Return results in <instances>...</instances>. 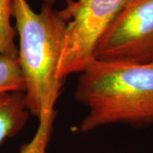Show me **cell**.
<instances>
[{
    "label": "cell",
    "mask_w": 153,
    "mask_h": 153,
    "mask_svg": "<svg viewBox=\"0 0 153 153\" xmlns=\"http://www.w3.org/2000/svg\"><path fill=\"white\" fill-rule=\"evenodd\" d=\"M75 98L88 108L78 131L124 123H153V63L145 65L94 59L79 73Z\"/></svg>",
    "instance_id": "obj_1"
},
{
    "label": "cell",
    "mask_w": 153,
    "mask_h": 153,
    "mask_svg": "<svg viewBox=\"0 0 153 153\" xmlns=\"http://www.w3.org/2000/svg\"><path fill=\"white\" fill-rule=\"evenodd\" d=\"M12 17L20 39L18 60L26 82V104L30 113L39 118L55 111L64 83L57 78V68L71 16L66 8L56 10L52 4H43L38 13L27 0H13Z\"/></svg>",
    "instance_id": "obj_2"
},
{
    "label": "cell",
    "mask_w": 153,
    "mask_h": 153,
    "mask_svg": "<svg viewBox=\"0 0 153 153\" xmlns=\"http://www.w3.org/2000/svg\"><path fill=\"white\" fill-rule=\"evenodd\" d=\"M94 59L134 65L153 63V0H127L100 38Z\"/></svg>",
    "instance_id": "obj_3"
},
{
    "label": "cell",
    "mask_w": 153,
    "mask_h": 153,
    "mask_svg": "<svg viewBox=\"0 0 153 153\" xmlns=\"http://www.w3.org/2000/svg\"><path fill=\"white\" fill-rule=\"evenodd\" d=\"M127 0H84L66 6L71 20L64 35L57 68V78L82 72L94 60V50L101 36Z\"/></svg>",
    "instance_id": "obj_4"
},
{
    "label": "cell",
    "mask_w": 153,
    "mask_h": 153,
    "mask_svg": "<svg viewBox=\"0 0 153 153\" xmlns=\"http://www.w3.org/2000/svg\"><path fill=\"white\" fill-rule=\"evenodd\" d=\"M31 115L27 107L25 94L0 93V145L21 132Z\"/></svg>",
    "instance_id": "obj_5"
},
{
    "label": "cell",
    "mask_w": 153,
    "mask_h": 153,
    "mask_svg": "<svg viewBox=\"0 0 153 153\" xmlns=\"http://www.w3.org/2000/svg\"><path fill=\"white\" fill-rule=\"evenodd\" d=\"M12 1L0 0V55L18 58L19 48L16 44L17 32L11 25Z\"/></svg>",
    "instance_id": "obj_6"
},
{
    "label": "cell",
    "mask_w": 153,
    "mask_h": 153,
    "mask_svg": "<svg viewBox=\"0 0 153 153\" xmlns=\"http://www.w3.org/2000/svg\"><path fill=\"white\" fill-rule=\"evenodd\" d=\"M26 91V82L18 58L0 55V93Z\"/></svg>",
    "instance_id": "obj_7"
},
{
    "label": "cell",
    "mask_w": 153,
    "mask_h": 153,
    "mask_svg": "<svg viewBox=\"0 0 153 153\" xmlns=\"http://www.w3.org/2000/svg\"><path fill=\"white\" fill-rule=\"evenodd\" d=\"M56 112L55 111L43 113L39 117L38 127L33 139L23 145L19 153H48Z\"/></svg>",
    "instance_id": "obj_8"
},
{
    "label": "cell",
    "mask_w": 153,
    "mask_h": 153,
    "mask_svg": "<svg viewBox=\"0 0 153 153\" xmlns=\"http://www.w3.org/2000/svg\"><path fill=\"white\" fill-rule=\"evenodd\" d=\"M42 1H43L44 4H52V5H54L58 0H42ZM65 1L66 2V4H67V6L72 5L73 3L75 2V1H73V0H65Z\"/></svg>",
    "instance_id": "obj_9"
},
{
    "label": "cell",
    "mask_w": 153,
    "mask_h": 153,
    "mask_svg": "<svg viewBox=\"0 0 153 153\" xmlns=\"http://www.w3.org/2000/svg\"><path fill=\"white\" fill-rule=\"evenodd\" d=\"M84 0H77V1H76V3H82V2H83Z\"/></svg>",
    "instance_id": "obj_10"
}]
</instances>
